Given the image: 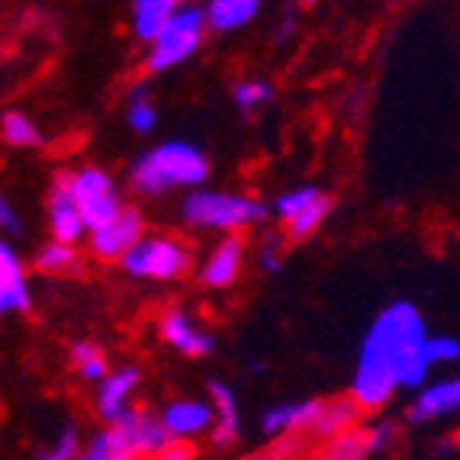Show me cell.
I'll list each match as a JSON object with an SVG mask.
<instances>
[{"mask_svg":"<svg viewBox=\"0 0 460 460\" xmlns=\"http://www.w3.org/2000/svg\"><path fill=\"white\" fill-rule=\"evenodd\" d=\"M429 335L425 315L409 299H396L380 309L370 329L364 332L348 396L364 412H376L399 390H422L431 374V364L425 358Z\"/></svg>","mask_w":460,"mask_h":460,"instance_id":"1","label":"cell"},{"mask_svg":"<svg viewBox=\"0 0 460 460\" xmlns=\"http://www.w3.org/2000/svg\"><path fill=\"white\" fill-rule=\"evenodd\" d=\"M209 174V155L190 142V138H164L148 152H142L129 168V187L132 193L146 199L168 197L177 190H199L207 187Z\"/></svg>","mask_w":460,"mask_h":460,"instance_id":"2","label":"cell"},{"mask_svg":"<svg viewBox=\"0 0 460 460\" xmlns=\"http://www.w3.org/2000/svg\"><path fill=\"white\" fill-rule=\"evenodd\" d=\"M270 219V203L242 190H199L184 193L181 199V223L193 232L209 235H245L248 229H264Z\"/></svg>","mask_w":460,"mask_h":460,"instance_id":"3","label":"cell"},{"mask_svg":"<svg viewBox=\"0 0 460 460\" xmlns=\"http://www.w3.org/2000/svg\"><path fill=\"white\" fill-rule=\"evenodd\" d=\"M209 36L203 4H184L171 13V20L146 49V75H168L181 68L203 49Z\"/></svg>","mask_w":460,"mask_h":460,"instance_id":"4","label":"cell"},{"mask_svg":"<svg viewBox=\"0 0 460 460\" xmlns=\"http://www.w3.org/2000/svg\"><path fill=\"white\" fill-rule=\"evenodd\" d=\"M119 270L132 280H155V284H168L181 280L193 270V248L187 238L168 235V232H148L123 261Z\"/></svg>","mask_w":460,"mask_h":460,"instance_id":"5","label":"cell"},{"mask_svg":"<svg viewBox=\"0 0 460 460\" xmlns=\"http://www.w3.org/2000/svg\"><path fill=\"white\" fill-rule=\"evenodd\" d=\"M68 177V190L75 197L77 209L84 216L87 232L107 226L113 216H119L126 209L123 193L116 187L113 174L100 164H77V168H65Z\"/></svg>","mask_w":460,"mask_h":460,"instance_id":"6","label":"cell"},{"mask_svg":"<svg viewBox=\"0 0 460 460\" xmlns=\"http://www.w3.org/2000/svg\"><path fill=\"white\" fill-rule=\"evenodd\" d=\"M148 235V223L146 213L138 207H126L119 216H113L107 226H100L87 235V252L97 261L107 264H119L132 248Z\"/></svg>","mask_w":460,"mask_h":460,"instance_id":"7","label":"cell"},{"mask_svg":"<svg viewBox=\"0 0 460 460\" xmlns=\"http://www.w3.org/2000/svg\"><path fill=\"white\" fill-rule=\"evenodd\" d=\"M158 335L171 351L184 354L190 361L209 358L216 351V335L184 306H168L158 315Z\"/></svg>","mask_w":460,"mask_h":460,"instance_id":"8","label":"cell"},{"mask_svg":"<svg viewBox=\"0 0 460 460\" xmlns=\"http://www.w3.org/2000/svg\"><path fill=\"white\" fill-rule=\"evenodd\" d=\"M142 386V370L136 364L110 370L97 386H93V412L103 425L123 422L126 415L136 409V393Z\"/></svg>","mask_w":460,"mask_h":460,"instance_id":"9","label":"cell"},{"mask_svg":"<svg viewBox=\"0 0 460 460\" xmlns=\"http://www.w3.org/2000/svg\"><path fill=\"white\" fill-rule=\"evenodd\" d=\"M248 242L245 235H223L209 248V254L199 261L197 280L203 290H229L238 284V277L245 270Z\"/></svg>","mask_w":460,"mask_h":460,"instance_id":"10","label":"cell"},{"mask_svg":"<svg viewBox=\"0 0 460 460\" xmlns=\"http://www.w3.org/2000/svg\"><path fill=\"white\" fill-rule=\"evenodd\" d=\"M158 415H162L168 438L177 441V445H193L199 438H209V431H213V406H209V399H171V402H164V409Z\"/></svg>","mask_w":460,"mask_h":460,"instance_id":"11","label":"cell"},{"mask_svg":"<svg viewBox=\"0 0 460 460\" xmlns=\"http://www.w3.org/2000/svg\"><path fill=\"white\" fill-rule=\"evenodd\" d=\"M46 219H49L52 238L68 242V245H81V242H87V235H91L84 226V216H81V209H77L75 197H71V190H68L65 171H58V174L52 177V187H49V193H46Z\"/></svg>","mask_w":460,"mask_h":460,"instance_id":"12","label":"cell"},{"mask_svg":"<svg viewBox=\"0 0 460 460\" xmlns=\"http://www.w3.org/2000/svg\"><path fill=\"white\" fill-rule=\"evenodd\" d=\"M116 429L126 438V445H129L136 460H155L164 447L174 445L162 425V415H155L152 409L136 406L123 422H116Z\"/></svg>","mask_w":460,"mask_h":460,"instance_id":"13","label":"cell"},{"mask_svg":"<svg viewBox=\"0 0 460 460\" xmlns=\"http://www.w3.org/2000/svg\"><path fill=\"white\" fill-rule=\"evenodd\" d=\"M460 412V376H445L435 384H425L409 402L406 419L412 425L435 422V419H447V415Z\"/></svg>","mask_w":460,"mask_h":460,"instance_id":"14","label":"cell"},{"mask_svg":"<svg viewBox=\"0 0 460 460\" xmlns=\"http://www.w3.org/2000/svg\"><path fill=\"white\" fill-rule=\"evenodd\" d=\"M361 415L364 409L354 402L351 396H332V399H323L319 402V412H315L313 419V429H309L306 441L309 445H329V441H335L338 435H345V431L358 429L361 425Z\"/></svg>","mask_w":460,"mask_h":460,"instance_id":"15","label":"cell"},{"mask_svg":"<svg viewBox=\"0 0 460 460\" xmlns=\"http://www.w3.org/2000/svg\"><path fill=\"white\" fill-rule=\"evenodd\" d=\"M323 399H290V402H277L261 415V435L268 441H280V438H306L313 429V419L319 412Z\"/></svg>","mask_w":460,"mask_h":460,"instance_id":"16","label":"cell"},{"mask_svg":"<svg viewBox=\"0 0 460 460\" xmlns=\"http://www.w3.org/2000/svg\"><path fill=\"white\" fill-rule=\"evenodd\" d=\"M209 406H213V431L209 441L213 447L226 451L238 441L242 435V409H238V396L226 380H209Z\"/></svg>","mask_w":460,"mask_h":460,"instance_id":"17","label":"cell"},{"mask_svg":"<svg viewBox=\"0 0 460 460\" xmlns=\"http://www.w3.org/2000/svg\"><path fill=\"white\" fill-rule=\"evenodd\" d=\"M261 10L264 0H203L209 32H219V36L248 30L261 16Z\"/></svg>","mask_w":460,"mask_h":460,"instance_id":"18","label":"cell"},{"mask_svg":"<svg viewBox=\"0 0 460 460\" xmlns=\"http://www.w3.org/2000/svg\"><path fill=\"white\" fill-rule=\"evenodd\" d=\"M177 10L174 0H132L129 13V30L142 46H152L155 36L162 32V26L171 20V13Z\"/></svg>","mask_w":460,"mask_h":460,"instance_id":"19","label":"cell"},{"mask_svg":"<svg viewBox=\"0 0 460 460\" xmlns=\"http://www.w3.org/2000/svg\"><path fill=\"white\" fill-rule=\"evenodd\" d=\"M32 268L46 277L75 274V270L81 268V252H77V245L58 242V238H49L46 245H39V252L32 254Z\"/></svg>","mask_w":460,"mask_h":460,"instance_id":"20","label":"cell"},{"mask_svg":"<svg viewBox=\"0 0 460 460\" xmlns=\"http://www.w3.org/2000/svg\"><path fill=\"white\" fill-rule=\"evenodd\" d=\"M277 100V84L270 77H245L232 84V103L242 116H258Z\"/></svg>","mask_w":460,"mask_h":460,"instance_id":"21","label":"cell"},{"mask_svg":"<svg viewBox=\"0 0 460 460\" xmlns=\"http://www.w3.org/2000/svg\"><path fill=\"white\" fill-rule=\"evenodd\" d=\"M325 197L323 187L315 184H299V187H290V190L277 193L274 199H270V216H277L280 219V226L293 223L296 216H303L309 207H315L319 199Z\"/></svg>","mask_w":460,"mask_h":460,"instance_id":"22","label":"cell"},{"mask_svg":"<svg viewBox=\"0 0 460 460\" xmlns=\"http://www.w3.org/2000/svg\"><path fill=\"white\" fill-rule=\"evenodd\" d=\"M367 457H374L367 425H358V429L345 431L335 441L319 447V460H367Z\"/></svg>","mask_w":460,"mask_h":460,"instance_id":"23","label":"cell"},{"mask_svg":"<svg viewBox=\"0 0 460 460\" xmlns=\"http://www.w3.org/2000/svg\"><path fill=\"white\" fill-rule=\"evenodd\" d=\"M0 138L13 148H39L42 146V129L23 110H7L0 116Z\"/></svg>","mask_w":460,"mask_h":460,"instance_id":"24","label":"cell"},{"mask_svg":"<svg viewBox=\"0 0 460 460\" xmlns=\"http://www.w3.org/2000/svg\"><path fill=\"white\" fill-rule=\"evenodd\" d=\"M71 367L77 370V376H81L84 384L97 386L100 380L110 374L107 351H103L97 341H75V345H71Z\"/></svg>","mask_w":460,"mask_h":460,"instance_id":"25","label":"cell"},{"mask_svg":"<svg viewBox=\"0 0 460 460\" xmlns=\"http://www.w3.org/2000/svg\"><path fill=\"white\" fill-rule=\"evenodd\" d=\"M77 460H136V457H132L119 429L116 425H103L97 435H91V441H84V451H81Z\"/></svg>","mask_w":460,"mask_h":460,"instance_id":"26","label":"cell"},{"mask_svg":"<svg viewBox=\"0 0 460 460\" xmlns=\"http://www.w3.org/2000/svg\"><path fill=\"white\" fill-rule=\"evenodd\" d=\"M287 242L284 229H264L258 245H254V261L264 274H280L284 270V254H287Z\"/></svg>","mask_w":460,"mask_h":460,"instance_id":"27","label":"cell"},{"mask_svg":"<svg viewBox=\"0 0 460 460\" xmlns=\"http://www.w3.org/2000/svg\"><path fill=\"white\" fill-rule=\"evenodd\" d=\"M329 213H332V199H329V193H325L315 207H309L303 216H296L293 223H287L284 226V235L290 238V242H309V238L315 235V232L323 229L325 226V219H329Z\"/></svg>","mask_w":460,"mask_h":460,"instance_id":"28","label":"cell"},{"mask_svg":"<svg viewBox=\"0 0 460 460\" xmlns=\"http://www.w3.org/2000/svg\"><path fill=\"white\" fill-rule=\"evenodd\" d=\"M81 451H84V441H81L77 425H65V429L58 431V435H55L42 451H39L36 460H77L81 457Z\"/></svg>","mask_w":460,"mask_h":460,"instance_id":"29","label":"cell"},{"mask_svg":"<svg viewBox=\"0 0 460 460\" xmlns=\"http://www.w3.org/2000/svg\"><path fill=\"white\" fill-rule=\"evenodd\" d=\"M32 303L30 280L20 277V280H0V319H7L13 313H26Z\"/></svg>","mask_w":460,"mask_h":460,"instance_id":"30","label":"cell"},{"mask_svg":"<svg viewBox=\"0 0 460 460\" xmlns=\"http://www.w3.org/2000/svg\"><path fill=\"white\" fill-rule=\"evenodd\" d=\"M126 126H129L136 136H152L158 129V107H155V100H129L126 103Z\"/></svg>","mask_w":460,"mask_h":460,"instance_id":"31","label":"cell"},{"mask_svg":"<svg viewBox=\"0 0 460 460\" xmlns=\"http://www.w3.org/2000/svg\"><path fill=\"white\" fill-rule=\"evenodd\" d=\"M425 358L431 367L441 364H457L460 361V338L454 335H429L425 338Z\"/></svg>","mask_w":460,"mask_h":460,"instance_id":"32","label":"cell"},{"mask_svg":"<svg viewBox=\"0 0 460 460\" xmlns=\"http://www.w3.org/2000/svg\"><path fill=\"white\" fill-rule=\"evenodd\" d=\"M20 277H26L23 258L10 245V238H0V280H20Z\"/></svg>","mask_w":460,"mask_h":460,"instance_id":"33","label":"cell"},{"mask_svg":"<svg viewBox=\"0 0 460 460\" xmlns=\"http://www.w3.org/2000/svg\"><path fill=\"white\" fill-rule=\"evenodd\" d=\"M23 232V216L16 213L13 199L7 193H0V238H20Z\"/></svg>","mask_w":460,"mask_h":460,"instance_id":"34","label":"cell"},{"mask_svg":"<svg viewBox=\"0 0 460 460\" xmlns=\"http://www.w3.org/2000/svg\"><path fill=\"white\" fill-rule=\"evenodd\" d=\"M367 431H370V447H374V454H384L386 447L396 441L399 425L393 422V419H376V422L367 425Z\"/></svg>","mask_w":460,"mask_h":460,"instance_id":"35","label":"cell"},{"mask_svg":"<svg viewBox=\"0 0 460 460\" xmlns=\"http://www.w3.org/2000/svg\"><path fill=\"white\" fill-rule=\"evenodd\" d=\"M296 10H287V13H284V23H280V26H277V32H274V42H280V46H284V42H290V39L293 36H296Z\"/></svg>","mask_w":460,"mask_h":460,"instance_id":"36","label":"cell"},{"mask_svg":"<svg viewBox=\"0 0 460 460\" xmlns=\"http://www.w3.org/2000/svg\"><path fill=\"white\" fill-rule=\"evenodd\" d=\"M155 460H197V447L193 445H171V447H164L162 454H158V457Z\"/></svg>","mask_w":460,"mask_h":460,"instance_id":"37","label":"cell"},{"mask_svg":"<svg viewBox=\"0 0 460 460\" xmlns=\"http://www.w3.org/2000/svg\"><path fill=\"white\" fill-rule=\"evenodd\" d=\"M242 460H293V457L284 451V447L277 445V441H270L268 447H261V451L248 454V457H242Z\"/></svg>","mask_w":460,"mask_h":460,"instance_id":"38","label":"cell"},{"mask_svg":"<svg viewBox=\"0 0 460 460\" xmlns=\"http://www.w3.org/2000/svg\"><path fill=\"white\" fill-rule=\"evenodd\" d=\"M146 97H152L148 81H136V84H129V91H126V100H146Z\"/></svg>","mask_w":460,"mask_h":460,"instance_id":"39","label":"cell"},{"mask_svg":"<svg viewBox=\"0 0 460 460\" xmlns=\"http://www.w3.org/2000/svg\"><path fill=\"white\" fill-rule=\"evenodd\" d=\"M293 4H296V7H315L319 0H293Z\"/></svg>","mask_w":460,"mask_h":460,"instance_id":"40","label":"cell"},{"mask_svg":"<svg viewBox=\"0 0 460 460\" xmlns=\"http://www.w3.org/2000/svg\"><path fill=\"white\" fill-rule=\"evenodd\" d=\"M177 7H184V4H203V0H174Z\"/></svg>","mask_w":460,"mask_h":460,"instance_id":"41","label":"cell"},{"mask_svg":"<svg viewBox=\"0 0 460 460\" xmlns=\"http://www.w3.org/2000/svg\"><path fill=\"white\" fill-rule=\"evenodd\" d=\"M0 419H4V409H0Z\"/></svg>","mask_w":460,"mask_h":460,"instance_id":"42","label":"cell"},{"mask_svg":"<svg viewBox=\"0 0 460 460\" xmlns=\"http://www.w3.org/2000/svg\"><path fill=\"white\" fill-rule=\"evenodd\" d=\"M315 460H319V457H315Z\"/></svg>","mask_w":460,"mask_h":460,"instance_id":"43","label":"cell"}]
</instances>
